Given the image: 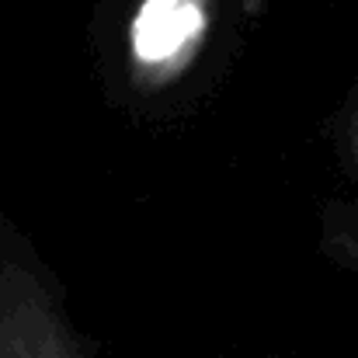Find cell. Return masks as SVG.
<instances>
[{"label":"cell","instance_id":"obj_1","mask_svg":"<svg viewBox=\"0 0 358 358\" xmlns=\"http://www.w3.org/2000/svg\"><path fill=\"white\" fill-rule=\"evenodd\" d=\"M0 358H80L59 296L21 237L0 216Z\"/></svg>","mask_w":358,"mask_h":358},{"label":"cell","instance_id":"obj_2","mask_svg":"<svg viewBox=\"0 0 358 358\" xmlns=\"http://www.w3.org/2000/svg\"><path fill=\"white\" fill-rule=\"evenodd\" d=\"M206 28V14L195 0H146L136 14L132 42L136 56L146 63H164L181 56Z\"/></svg>","mask_w":358,"mask_h":358},{"label":"cell","instance_id":"obj_3","mask_svg":"<svg viewBox=\"0 0 358 358\" xmlns=\"http://www.w3.org/2000/svg\"><path fill=\"white\" fill-rule=\"evenodd\" d=\"M352 153H355V164H358V119L352 125Z\"/></svg>","mask_w":358,"mask_h":358}]
</instances>
